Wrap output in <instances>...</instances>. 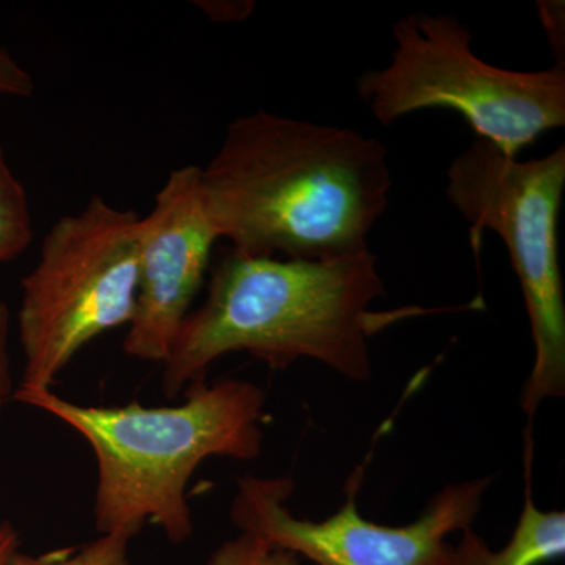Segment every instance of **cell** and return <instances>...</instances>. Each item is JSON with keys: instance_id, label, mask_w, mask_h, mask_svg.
Segmentation results:
<instances>
[{"instance_id": "obj_7", "label": "cell", "mask_w": 565, "mask_h": 565, "mask_svg": "<svg viewBox=\"0 0 565 565\" xmlns=\"http://www.w3.org/2000/svg\"><path fill=\"white\" fill-rule=\"evenodd\" d=\"M363 470L353 471L348 500L322 522L300 520L285 503L294 482L288 478L239 479L232 522L241 533L262 535L318 565H452L446 539L473 525L492 478L445 487L430 498L418 520L405 526H384L364 520L356 508Z\"/></svg>"}, {"instance_id": "obj_3", "label": "cell", "mask_w": 565, "mask_h": 565, "mask_svg": "<svg viewBox=\"0 0 565 565\" xmlns=\"http://www.w3.org/2000/svg\"><path fill=\"white\" fill-rule=\"evenodd\" d=\"M174 407H95L52 390H14L13 399L68 424L87 440L98 465L95 526L136 537L147 523L173 544L193 534L185 490L210 457L248 462L262 455L266 394L247 381L196 384Z\"/></svg>"}, {"instance_id": "obj_16", "label": "cell", "mask_w": 565, "mask_h": 565, "mask_svg": "<svg viewBox=\"0 0 565 565\" xmlns=\"http://www.w3.org/2000/svg\"><path fill=\"white\" fill-rule=\"evenodd\" d=\"M20 548V534L10 522H0V565H7L10 556Z\"/></svg>"}, {"instance_id": "obj_8", "label": "cell", "mask_w": 565, "mask_h": 565, "mask_svg": "<svg viewBox=\"0 0 565 565\" xmlns=\"http://www.w3.org/2000/svg\"><path fill=\"white\" fill-rule=\"evenodd\" d=\"M217 233L204 207L202 169L170 172L151 211L140 217L136 315L122 351L163 363L202 289Z\"/></svg>"}, {"instance_id": "obj_6", "label": "cell", "mask_w": 565, "mask_h": 565, "mask_svg": "<svg viewBox=\"0 0 565 565\" xmlns=\"http://www.w3.org/2000/svg\"><path fill=\"white\" fill-rule=\"evenodd\" d=\"M446 180V199L470 223L473 247L484 230L497 233L522 286L534 366L520 405L533 418L544 401L565 396V302L557 255L565 148L520 161L475 137Z\"/></svg>"}, {"instance_id": "obj_5", "label": "cell", "mask_w": 565, "mask_h": 565, "mask_svg": "<svg viewBox=\"0 0 565 565\" xmlns=\"http://www.w3.org/2000/svg\"><path fill=\"white\" fill-rule=\"evenodd\" d=\"M139 226L137 212L99 195L52 225L39 262L21 282L18 333L24 370L18 390H52L85 345L132 322Z\"/></svg>"}, {"instance_id": "obj_13", "label": "cell", "mask_w": 565, "mask_h": 565, "mask_svg": "<svg viewBox=\"0 0 565 565\" xmlns=\"http://www.w3.org/2000/svg\"><path fill=\"white\" fill-rule=\"evenodd\" d=\"M35 92L32 74L6 47L0 46V98H31Z\"/></svg>"}, {"instance_id": "obj_4", "label": "cell", "mask_w": 565, "mask_h": 565, "mask_svg": "<svg viewBox=\"0 0 565 565\" xmlns=\"http://www.w3.org/2000/svg\"><path fill=\"white\" fill-rule=\"evenodd\" d=\"M392 62L366 71L356 92L381 125L418 110H455L476 139L519 158L565 122V70L498 68L471 47L473 33L449 14L412 13L393 29Z\"/></svg>"}, {"instance_id": "obj_9", "label": "cell", "mask_w": 565, "mask_h": 565, "mask_svg": "<svg viewBox=\"0 0 565 565\" xmlns=\"http://www.w3.org/2000/svg\"><path fill=\"white\" fill-rule=\"evenodd\" d=\"M525 504L511 541L501 550L490 548L471 527L452 545V565H544L565 555V512L541 511L531 494L533 437L525 441Z\"/></svg>"}, {"instance_id": "obj_2", "label": "cell", "mask_w": 565, "mask_h": 565, "mask_svg": "<svg viewBox=\"0 0 565 565\" xmlns=\"http://www.w3.org/2000/svg\"><path fill=\"white\" fill-rule=\"evenodd\" d=\"M385 292L371 250L327 262L253 258L228 250L207 296L182 321L163 360L162 390L173 399L206 382L226 353L248 352L273 370L318 360L353 382L370 381V338L412 311L375 313Z\"/></svg>"}, {"instance_id": "obj_10", "label": "cell", "mask_w": 565, "mask_h": 565, "mask_svg": "<svg viewBox=\"0 0 565 565\" xmlns=\"http://www.w3.org/2000/svg\"><path fill=\"white\" fill-rule=\"evenodd\" d=\"M31 204L21 181L11 172L0 145V264L13 262L31 247Z\"/></svg>"}, {"instance_id": "obj_14", "label": "cell", "mask_w": 565, "mask_h": 565, "mask_svg": "<svg viewBox=\"0 0 565 565\" xmlns=\"http://www.w3.org/2000/svg\"><path fill=\"white\" fill-rule=\"evenodd\" d=\"M10 326L9 305L0 300V415L14 394L10 362Z\"/></svg>"}, {"instance_id": "obj_1", "label": "cell", "mask_w": 565, "mask_h": 565, "mask_svg": "<svg viewBox=\"0 0 565 565\" xmlns=\"http://www.w3.org/2000/svg\"><path fill=\"white\" fill-rule=\"evenodd\" d=\"M392 184L382 141L264 110L230 122L202 169L218 239L253 258L327 262L370 250Z\"/></svg>"}, {"instance_id": "obj_12", "label": "cell", "mask_w": 565, "mask_h": 565, "mask_svg": "<svg viewBox=\"0 0 565 565\" xmlns=\"http://www.w3.org/2000/svg\"><path fill=\"white\" fill-rule=\"evenodd\" d=\"M206 565H302L300 556L266 541L262 535L241 533L223 542Z\"/></svg>"}, {"instance_id": "obj_11", "label": "cell", "mask_w": 565, "mask_h": 565, "mask_svg": "<svg viewBox=\"0 0 565 565\" xmlns=\"http://www.w3.org/2000/svg\"><path fill=\"white\" fill-rule=\"evenodd\" d=\"M132 539L134 535L128 533L102 534L77 548L55 550L40 556L17 550L7 565H132L129 561Z\"/></svg>"}, {"instance_id": "obj_15", "label": "cell", "mask_w": 565, "mask_h": 565, "mask_svg": "<svg viewBox=\"0 0 565 565\" xmlns=\"http://www.w3.org/2000/svg\"><path fill=\"white\" fill-rule=\"evenodd\" d=\"M542 22H544L550 43L556 51H564V3L539 2Z\"/></svg>"}]
</instances>
